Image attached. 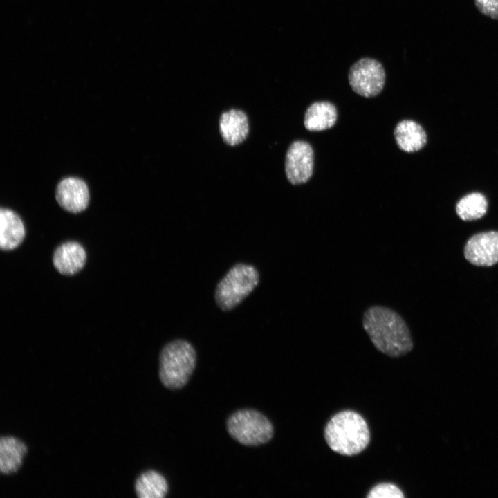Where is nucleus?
I'll return each mask as SVG.
<instances>
[{"mask_svg": "<svg viewBox=\"0 0 498 498\" xmlns=\"http://www.w3.org/2000/svg\"><path fill=\"white\" fill-rule=\"evenodd\" d=\"M362 326L376 349L389 357H401L413 348L406 322L389 307L380 305L369 307L363 314Z\"/></svg>", "mask_w": 498, "mask_h": 498, "instance_id": "1", "label": "nucleus"}, {"mask_svg": "<svg viewBox=\"0 0 498 498\" xmlns=\"http://www.w3.org/2000/svg\"><path fill=\"white\" fill-rule=\"evenodd\" d=\"M324 434L329 448L344 456L360 454L368 446L371 437L365 418L352 410H344L331 417Z\"/></svg>", "mask_w": 498, "mask_h": 498, "instance_id": "2", "label": "nucleus"}, {"mask_svg": "<svg viewBox=\"0 0 498 498\" xmlns=\"http://www.w3.org/2000/svg\"><path fill=\"white\" fill-rule=\"evenodd\" d=\"M196 352L187 340L176 339L166 344L159 356L158 377L167 389L175 391L189 382L196 365Z\"/></svg>", "mask_w": 498, "mask_h": 498, "instance_id": "3", "label": "nucleus"}, {"mask_svg": "<svg viewBox=\"0 0 498 498\" xmlns=\"http://www.w3.org/2000/svg\"><path fill=\"white\" fill-rule=\"evenodd\" d=\"M229 435L246 446H259L269 442L274 435L270 419L253 409H241L231 414L226 421Z\"/></svg>", "mask_w": 498, "mask_h": 498, "instance_id": "4", "label": "nucleus"}, {"mask_svg": "<svg viewBox=\"0 0 498 498\" xmlns=\"http://www.w3.org/2000/svg\"><path fill=\"white\" fill-rule=\"evenodd\" d=\"M259 275L252 265L239 263L231 267L218 283L215 300L223 311L239 305L256 288Z\"/></svg>", "mask_w": 498, "mask_h": 498, "instance_id": "5", "label": "nucleus"}, {"mask_svg": "<svg viewBox=\"0 0 498 498\" xmlns=\"http://www.w3.org/2000/svg\"><path fill=\"white\" fill-rule=\"evenodd\" d=\"M348 80L355 93L365 98H373L380 94L384 88L385 71L378 60L364 57L350 67Z\"/></svg>", "mask_w": 498, "mask_h": 498, "instance_id": "6", "label": "nucleus"}, {"mask_svg": "<svg viewBox=\"0 0 498 498\" xmlns=\"http://www.w3.org/2000/svg\"><path fill=\"white\" fill-rule=\"evenodd\" d=\"M314 152L311 145L303 140L294 141L288 147L285 158V174L292 185L306 183L312 176Z\"/></svg>", "mask_w": 498, "mask_h": 498, "instance_id": "7", "label": "nucleus"}, {"mask_svg": "<svg viewBox=\"0 0 498 498\" xmlns=\"http://www.w3.org/2000/svg\"><path fill=\"white\" fill-rule=\"evenodd\" d=\"M464 256L475 266H491L497 264L498 232H484L471 237L465 246Z\"/></svg>", "mask_w": 498, "mask_h": 498, "instance_id": "8", "label": "nucleus"}, {"mask_svg": "<svg viewBox=\"0 0 498 498\" xmlns=\"http://www.w3.org/2000/svg\"><path fill=\"white\" fill-rule=\"evenodd\" d=\"M55 197L64 210L77 214L84 211L88 206L89 189L86 183L80 178H65L58 183Z\"/></svg>", "mask_w": 498, "mask_h": 498, "instance_id": "9", "label": "nucleus"}, {"mask_svg": "<svg viewBox=\"0 0 498 498\" xmlns=\"http://www.w3.org/2000/svg\"><path fill=\"white\" fill-rule=\"evenodd\" d=\"M86 261L84 247L76 241H67L55 250L53 263L55 269L64 275H73L80 272Z\"/></svg>", "mask_w": 498, "mask_h": 498, "instance_id": "10", "label": "nucleus"}, {"mask_svg": "<svg viewBox=\"0 0 498 498\" xmlns=\"http://www.w3.org/2000/svg\"><path fill=\"white\" fill-rule=\"evenodd\" d=\"M219 131L225 144L230 146L241 144L249 133L247 115L240 109L223 112L219 118Z\"/></svg>", "mask_w": 498, "mask_h": 498, "instance_id": "11", "label": "nucleus"}, {"mask_svg": "<svg viewBox=\"0 0 498 498\" xmlns=\"http://www.w3.org/2000/svg\"><path fill=\"white\" fill-rule=\"evenodd\" d=\"M26 235L24 224L20 216L8 208L0 210V247L12 250L23 242Z\"/></svg>", "mask_w": 498, "mask_h": 498, "instance_id": "12", "label": "nucleus"}, {"mask_svg": "<svg viewBox=\"0 0 498 498\" xmlns=\"http://www.w3.org/2000/svg\"><path fill=\"white\" fill-rule=\"evenodd\" d=\"M394 136L399 149L407 153L419 151L427 142L423 128L411 120L399 122L394 129Z\"/></svg>", "mask_w": 498, "mask_h": 498, "instance_id": "13", "label": "nucleus"}, {"mask_svg": "<svg viewBox=\"0 0 498 498\" xmlns=\"http://www.w3.org/2000/svg\"><path fill=\"white\" fill-rule=\"evenodd\" d=\"M28 452L26 445L18 438L12 436H1L0 439V470L3 474L18 471L22 465L23 458Z\"/></svg>", "mask_w": 498, "mask_h": 498, "instance_id": "14", "label": "nucleus"}, {"mask_svg": "<svg viewBox=\"0 0 498 498\" xmlns=\"http://www.w3.org/2000/svg\"><path fill=\"white\" fill-rule=\"evenodd\" d=\"M338 112L335 106L327 101L315 102L306 109L304 124L309 131H321L334 126Z\"/></svg>", "mask_w": 498, "mask_h": 498, "instance_id": "15", "label": "nucleus"}, {"mask_svg": "<svg viewBox=\"0 0 498 498\" xmlns=\"http://www.w3.org/2000/svg\"><path fill=\"white\" fill-rule=\"evenodd\" d=\"M134 490L139 498H163L168 493L169 484L162 474L149 470L137 477Z\"/></svg>", "mask_w": 498, "mask_h": 498, "instance_id": "16", "label": "nucleus"}, {"mask_svg": "<svg viewBox=\"0 0 498 498\" xmlns=\"http://www.w3.org/2000/svg\"><path fill=\"white\" fill-rule=\"evenodd\" d=\"M488 208L486 197L481 193L474 192L463 197L456 204L457 215L463 221H474L483 216Z\"/></svg>", "mask_w": 498, "mask_h": 498, "instance_id": "17", "label": "nucleus"}, {"mask_svg": "<svg viewBox=\"0 0 498 498\" xmlns=\"http://www.w3.org/2000/svg\"><path fill=\"white\" fill-rule=\"evenodd\" d=\"M402 490L390 483H381L373 487L369 492L368 498H403Z\"/></svg>", "mask_w": 498, "mask_h": 498, "instance_id": "18", "label": "nucleus"}, {"mask_svg": "<svg viewBox=\"0 0 498 498\" xmlns=\"http://www.w3.org/2000/svg\"><path fill=\"white\" fill-rule=\"evenodd\" d=\"M474 3L481 14L498 20V0H474Z\"/></svg>", "mask_w": 498, "mask_h": 498, "instance_id": "19", "label": "nucleus"}]
</instances>
